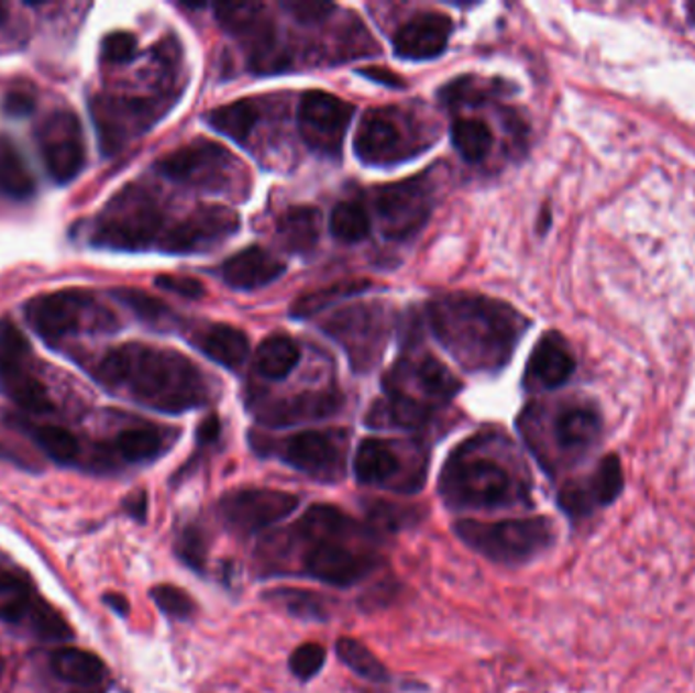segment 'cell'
I'll use <instances>...</instances> for the list:
<instances>
[{
  "instance_id": "cell-4",
  "label": "cell",
  "mask_w": 695,
  "mask_h": 693,
  "mask_svg": "<svg viewBox=\"0 0 695 693\" xmlns=\"http://www.w3.org/2000/svg\"><path fill=\"white\" fill-rule=\"evenodd\" d=\"M490 438H472L443 466L440 493L452 508L503 510L529 501V484L488 450Z\"/></svg>"
},
{
  "instance_id": "cell-53",
  "label": "cell",
  "mask_w": 695,
  "mask_h": 693,
  "mask_svg": "<svg viewBox=\"0 0 695 693\" xmlns=\"http://www.w3.org/2000/svg\"><path fill=\"white\" fill-rule=\"evenodd\" d=\"M218 438H220V419L218 417H208L201 424L200 429H198V440L201 443H210V441H216Z\"/></svg>"
},
{
  "instance_id": "cell-49",
  "label": "cell",
  "mask_w": 695,
  "mask_h": 693,
  "mask_svg": "<svg viewBox=\"0 0 695 693\" xmlns=\"http://www.w3.org/2000/svg\"><path fill=\"white\" fill-rule=\"evenodd\" d=\"M102 55L110 64H126L136 55V40L133 33L117 31L110 33L102 43Z\"/></svg>"
},
{
  "instance_id": "cell-44",
  "label": "cell",
  "mask_w": 695,
  "mask_h": 693,
  "mask_svg": "<svg viewBox=\"0 0 695 693\" xmlns=\"http://www.w3.org/2000/svg\"><path fill=\"white\" fill-rule=\"evenodd\" d=\"M151 598L159 606L161 613L172 616L175 620H188L196 613V602L191 601V596L181 587L169 584L155 586L151 590Z\"/></svg>"
},
{
  "instance_id": "cell-51",
  "label": "cell",
  "mask_w": 695,
  "mask_h": 693,
  "mask_svg": "<svg viewBox=\"0 0 695 693\" xmlns=\"http://www.w3.org/2000/svg\"><path fill=\"white\" fill-rule=\"evenodd\" d=\"M155 285H157L159 289H163V292L181 295V297H188V299H200V297H203V292H206L200 280L194 279V277L163 275V277L155 280Z\"/></svg>"
},
{
  "instance_id": "cell-14",
  "label": "cell",
  "mask_w": 695,
  "mask_h": 693,
  "mask_svg": "<svg viewBox=\"0 0 695 693\" xmlns=\"http://www.w3.org/2000/svg\"><path fill=\"white\" fill-rule=\"evenodd\" d=\"M299 507V498L291 493L273 488H242L227 494L218 503V515L230 531L251 535L268 529Z\"/></svg>"
},
{
  "instance_id": "cell-30",
  "label": "cell",
  "mask_w": 695,
  "mask_h": 693,
  "mask_svg": "<svg viewBox=\"0 0 695 693\" xmlns=\"http://www.w3.org/2000/svg\"><path fill=\"white\" fill-rule=\"evenodd\" d=\"M399 369L405 374H411L415 385L423 393V397L429 399V403L454 399L457 391L462 388L454 374L450 373L442 362L433 356H423L421 361L413 362V364L402 361Z\"/></svg>"
},
{
  "instance_id": "cell-41",
  "label": "cell",
  "mask_w": 695,
  "mask_h": 693,
  "mask_svg": "<svg viewBox=\"0 0 695 693\" xmlns=\"http://www.w3.org/2000/svg\"><path fill=\"white\" fill-rule=\"evenodd\" d=\"M35 604L37 601L27 582L19 578H0V620L11 625L29 620Z\"/></svg>"
},
{
  "instance_id": "cell-37",
  "label": "cell",
  "mask_w": 695,
  "mask_h": 693,
  "mask_svg": "<svg viewBox=\"0 0 695 693\" xmlns=\"http://www.w3.org/2000/svg\"><path fill=\"white\" fill-rule=\"evenodd\" d=\"M452 141L464 160L478 163L490 153L495 139L486 122L478 119H457L452 124Z\"/></svg>"
},
{
  "instance_id": "cell-3",
  "label": "cell",
  "mask_w": 695,
  "mask_h": 693,
  "mask_svg": "<svg viewBox=\"0 0 695 693\" xmlns=\"http://www.w3.org/2000/svg\"><path fill=\"white\" fill-rule=\"evenodd\" d=\"M291 535L308 546L299 561L301 572L328 586H354L378 563L371 549L356 546L358 537H366L364 527L330 505L308 508Z\"/></svg>"
},
{
  "instance_id": "cell-32",
  "label": "cell",
  "mask_w": 695,
  "mask_h": 693,
  "mask_svg": "<svg viewBox=\"0 0 695 693\" xmlns=\"http://www.w3.org/2000/svg\"><path fill=\"white\" fill-rule=\"evenodd\" d=\"M52 669L59 680L74 685H96L107 678V666L98 654L67 647L55 651Z\"/></svg>"
},
{
  "instance_id": "cell-29",
  "label": "cell",
  "mask_w": 695,
  "mask_h": 693,
  "mask_svg": "<svg viewBox=\"0 0 695 693\" xmlns=\"http://www.w3.org/2000/svg\"><path fill=\"white\" fill-rule=\"evenodd\" d=\"M277 237L283 246L294 254L316 251L320 241V210L311 206H295L279 216Z\"/></svg>"
},
{
  "instance_id": "cell-36",
  "label": "cell",
  "mask_w": 695,
  "mask_h": 693,
  "mask_svg": "<svg viewBox=\"0 0 695 693\" xmlns=\"http://www.w3.org/2000/svg\"><path fill=\"white\" fill-rule=\"evenodd\" d=\"M371 287V283L364 279H348L334 283V285H328L323 289L318 292H311L304 297H299L291 307V316L294 318H311L313 314H318L326 307L334 306L338 301L346 299L350 295H358L362 292H366Z\"/></svg>"
},
{
  "instance_id": "cell-17",
  "label": "cell",
  "mask_w": 695,
  "mask_h": 693,
  "mask_svg": "<svg viewBox=\"0 0 695 693\" xmlns=\"http://www.w3.org/2000/svg\"><path fill=\"white\" fill-rule=\"evenodd\" d=\"M354 107L334 94H304L299 105V133L308 147L323 157H338L342 153L346 129Z\"/></svg>"
},
{
  "instance_id": "cell-7",
  "label": "cell",
  "mask_w": 695,
  "mask_h": 693,
  "mask_svg": "<svg viewBox=\"0 0 695 693\" xmlns=\"http://www.w3.org/2000/svg\"><path fill=\"white\" fill-rule=\"evenodd\" d=\"M167 228L157 200L145 189L131 187L110 201L98 218L95 242L119 251H143L159 244Z\"/></svg>"
},
{
  "instance_id": "cell-34",
  "label": "cell",
  "mask_w": 695,
  "mask_h": 693,
  "mask_svg": "<svg viewBox=\"0 0 695 693\" xmlns=\"http://www.w3.org/2000/svg\"><path fill=\"white\" fill-rule=\"evenodd\" d=\"M33 189L35 182L23 155L11 141L0 139V194L14 200H25Z\"/></svg>"
},
{
  "instance_id": "cell-11",
  "label": "cell",
  "mask_w": 695,
  "mask_h": 693,
  "mask_svg": "<svg viewBox=\"0 0 695 693\" xmlns=\"http://www.w3.org/2000/svg\"><path fill=\"white\" fill-rule=\"evenodd\" d=\"M214 13L220 28L242 41L254 72L273 74L287 67L289 57L277 43L275 23L263 2L216 4Z\"/></svg>"
},
{
  "instance_id": "cell-50",
  "label": "cell",
  "mask_w": 695,
  "mask_h": 693,
  "mask_svg": "<svg viewBox=\"0 0 695 693\" xmlns=\"http://www.w3.org/2000/svg\"><path fill=\"white\" fill-rule=\"evenodd\" d=\"M283 9L291 14L295 21H299L304 25H316V23H320L328 14L334 11V4H330V2L291 0V2H283Z\"/></svg>"
},
{
  "instance_id": "cell-25",
  "label": "cell",
  "mask_w": 695,
  "mask_h": 693,
  "mask_svg": "<svg viewBox=\"0 0 695 693\" xmlns=\"http://www.w3.org/2000/svg\"><path fill=\"white\" fill-rule=\"evenodd\" d=\"M452 19L448 14L421 13L407 21L395 35V54L401 59L426 62L442 55L452 37Z\"/></svg>"
},
{
  "instance_id": "cell-54",
  "label": "cell",
  "mask_w": 695,
  "mask_h": 693,
  "mask_svg": "<svg viewBox=\"0 0 695 693\" xmlns=\"http://www.w3.org/2000/svg\"><path fill=\"white\" fill-rule=\"evenodd\" d=\"M362 76H366V78H371V80L383 81V84H388V86H393V88H401L402 80L397 76V74H393V72H387V69H366V72H362Z\"/></svg>"
},
{
  "instance_id": "cell-12",
  "label": "cell",
  "mask_w": 695,
  "mask_h": 693,
  "mask_svg": "<svg viewBox=\"0 0 695 693\" xmlns=\"http://www.w3.org/2000/svg\"><path fill=\"white\" fill-rule=\"evenodd\" d=\"M323 330L344 348L352 369L366 373L375 369L387 346V309L378 304L348 307L326 321Z\"/></svg>"
},
{
  "instance_id": "cell-38",
  "label": "cell",
  "mask_w": 695,
  "mask_h": 693,
  "mask_svg": "<svg viewBox=\"0 0 695 693\" xmlns=\"http://www.w3.org/2000/svg\"><path fill=\"white\" fill-rule=\"evenodd\" d=\"M265 598L301 620H326L330 616L326 601L308 590L283 587V590L267 592Z\"/></svg>"
},
{
  "instance_id": "cell-21",
  "label": "cell",
  "mask_w": 695,
  "mask_h": 693,
  "mask_svg": "<svg viewBox=\"0 0 695 693\" xmlns=\"http://www.w3.org/2000/svg\"><path fill=\"white\" fill-rule=\"evenodd\" d=\"M407 460L393 441H362L354 455V474L366 486H385L399 493H415L423 486V479L407 472Z\"/></svg>"
},
{
  "instance_id": "cell-55",
  "label": "cell",
  "mask_w": 695,
  "mask_h": 693,
  "mask_svg": "<svg viewBox=\"0 0 695 693\" xmlns=\"http://www.w3.org/2000/svg\"><path fill=\"white\" fill-rule=\"evenodd\" d=\"M108 606L114 610V613L122 614V616H126L129 614V602L121 594H108L107 598H104Z\"/></svg>"
},
{
  "instance_id": "cell-35",
  "label": "cell",
  "mask_w": 695,
  "mask_h": 693,
  "mask_svg": "<svg viewBox=\"0 0 695 693\" xmlns=\"http://www.w3.org/2000/svg\"><path fill=\"white\" fill-rule=\"evenodd\" d=\"M165 450V436L155 427H131L114 440V452L129 464H145Z\"/></svg>"
},
{
  "instance_id": "cell-2",
  "label": "cell",
  "mask_w": 695,
  "mask_h": 693,
  "mask_svg": "<svg viewBox=\"0 0 695 693\" xmlns=\"http://www.w3.org/2000/svg\"><path fill=\"white\" fill-rule=\"evenodd\" d=\"M429 321L442 346L474 373L500 371L529 328V321L515 307L470 294L445 295L431 301Z\"/></svg>"
},
{
  "instance_id": "cell-22",
  "label": "cell",
  "mask_w": 695,
  "mask_h": 693,
  "mask_svg": "<svg viewBox=\"0 0 695 693\" xmlns=\"http://www.w3.org/2000/svg\"><path fill=\"white\" fill-rule=\"evenodd\" d=\"M342 395L334 388L306 391L285 399L258 400L253 405V414L258 424L268 427L297 426L326 419L340 411Z\"/></svg>"
},
{
  "instance_id": "cell-39",
  "label": "cell",
  "mask_w": 695,
  "mask_h": 693,
  "mask_svg": "<svg viewBox=\"0 0 695 693\" xmlns=\"http://www.w3.org/2000/svg\"><path fill=\"white\" fill-rule=\"evenodd\" d=\"M330 230L334 239L346 244L361 242L371 232L368 212L356 201H340L330 218Z\"/></svg>"
},
{
  "instance_id": "cell-52",
  "label": "cell",
  "mask_w": 695,
  "mask_h": 693,
  "mask_svg": "<svg viewBox=\"0 0 695 693\" xmlns=\"http://www.w3.org/2000/svg\"><path fill=\"white\" fill-rule=\"evenodd\" d=\"M33 108H35V98L25 90H14L7 94L4 98V112L11 117H27L29 112H33Z\"/></svg>"
},
{
  "instance_id": "cell-33",
  "label": "cell",
  "mask_w": 695,
  "mask_h": 693,
  "mask_svg": "<svg viewBox=\"0 0 695 693\" xmlns=\"http://www.w3.org/2000/svg\"><path fill=\"white\" fill-rule=\"evenodd\" d=\"M301 352L294 340L285 333H273L256 350V371L271 381H282L289 376L299 364Z\"/></svg>"
},
{
  "instance_id": "cell-13",
  "label": "cell",
  "mask_w": 695,
  "mask_h": 693,
  "mask_svg": "<svg viewBox=\"0 0 695 693\" xmlns=\"http://www.w3.org/2000/svg\"><path fill=\"white\" fill-rule=\"evenodd\" d=\"M268 452L311 479L340 481L346 468V433L308 429L283 440Z\"/></svg>"
},
{
  "instance_id": "cell-28",
  "label": "cell",
  "mask_w": 695,
  "mask_h": 693,
  "mask_svg": "<svg viewBox=\"0 0 695 693\" xmlns=\"http://www.w3.org/2000/svg\"><path fill=\"white\" fill-rule=\"evenodd\" d=\"M429 417H431L429 403L413 399L411 395L401 391H388L387 399L378 400L373 405L366 421L371 427L419 429L428 424Z\"/></svg>"
},
{
  "instance_id": "cell-1",
  "label": "cell",
  "mask_w": 695,
  "mask_h": 693,
  "mask_svg": "<svg viewBox=\"0 0 695 693\" xmlns=\"http://www.w3.org/2000/svg\"><path fill=\"white\" fill-rule=\"evenodd\" d=\"M98 385L163 414H184L210 399V385L184 354L131 342L112 348L92 369Z\"/></svg>"
},
{
  "instance_id": "cell-19",
  "label": "cell",
  "mask_w": 695,
  "mask_h": 693,
  "mask_svg": "<svg viewBox=\"0 0 695 693\" xmlns=\"http://www.w3.org/2000/svg\"><path fill=\"white\" fill-rule=\"evenodd\" d=\"M165 108L167 105L148 98H96L92 117L102 148L107 153L119 151L126 141L155 124Z\"/></svg>"
},
{
  "instance_id": "cell-20",
  "label": "cell",
  "mask_w": 695,
  "mask_h": 693,
  "mask_svg": "<svg viewBox=\"0 0 695 693\" xmlns=\"http://www.w3.org/2000/svg\"><path fill=\"white\" fill-rule=\"evenodd\" d=\"M548 431L555 458L574 464L598 446L602 417L588 403H567L549 419Z\"/></svg>"
},
{
  "instance_id": "cell-18",
  "label": "cell",
  "mask_w": 695,
  "mask_h": 693,
  "mask_svg": "<svg viewBox=\"0 0 695 693\" xmlns=\"http://www.w3.org/2000/svg\"><path fill=\"white\" fill-rule=\"evenodd\" d=\"M241 227L239 213L224 206H201L165 230L159 246L165 253H208Z\"/></svg>"
},
{
  "instance_id": "cell-8",
  "label": "cell",
  "mask_w": 695,
  "mask_h": 693,
  "mask_svg": "<svg viewBox=\"0 0 695 693\" xmlns=\"http://www.w3.org/2000/svg\"><path fill=\"white\" fill-rule=\"evenodd\" d=\"M157 169L172 182L214 194L234 191L241 182L246 184L241 161L208 139H198L165 155Z\"/></svg>"
},
{
  "instance_id": "cell-10",
  "label": "cell",
  "mask_w": 695,
  "mask_h": 693,
  "mask_svg": "<svg viewBox=\"0 0 695 693\" xmlns=\"http://www.w3.org/2000/svg\"><path fill=\"white\" fill-rule=\"evenodd\" d=\"M426 148L428 143L409 131V122L397 108L368 110L354 134V153L366 165H395Z\"/></svg>"
},
{
  "instance_id": "cell-56",
  "label": "cell",
  "mask_w": 695,
  "mask_h": 693,
  "mask_svg": "<svg viewBox=\"0 0 695 693\" xmlns=\"http://www.w3.org/2000/svg\"><path fill=\"white\" fill-rule=\"evenodd\" d=\"M687 13H690V19H692V23L695 25V2L687 4Z\"/></svg>"
},
{
  "instance_id": "cell-26",
  "label": "cell",
  "mask_w": 695,
  "mask_h": 693,
  "mask_svg": "<svg viewBox=\"0 0 695 693\" xmlns=\"http://www.w3.org/2000/svg\"><path fill=\"white\" fill-rule=\"evenodd\" d=\"M283 273L285 265L282 261L261 246L244 249L230 256L222 265V279L236 292H254L267 287L268 283L279 279Z\"/></svg>"
},
{
  "instance_id": "cell-23",
  "label": "cell",
  "mask_w": 695,
  "mask_h": 693,
  "mask_svg": "<svg viewBox=\"0 0 695 693\" xmlns=\"http://www.w3.org/2000/svg\"><path fill=\"white\" fill-rule=\"evenodd\" d=\"M625 474L620 460L616 455H606L598 470L589 476L588 482L570 484L560 494V505L570 515H588L596 507H606L615 503L622 493Z\"/></svg>"
},
{
  "instance_id": "cell-48",
  "label": "cell",
  "mask_w": 695,
  "mask_h": 693,
  "mask_svg": "<svg viewBox=\"0 0 695 693\" xmlns=\"http://www.w3.org/2000/svg\"><path fill=\"white\" fill-rule=\"evenodd\" d=\"M368 517L375 522L378 529H388V531H397L405 525L413 522L415 508L399 507V505H390V503H376L368 508Z\"/></svg>"
},
{
  "instance_id": "cell-42",
  "label": "cell",
  "mask_w": 695,
  "mask_h": 693,
  "mask_svg": "<svg viewBox=\"0 0 695 693\" xmlns=\"http://www.w3.org/2000/svg\"><path fill=\"white\" fill-rule=\"evenodd\" d=\"M335 653L344 666L350 667L364 680L376 681V683L388 680L387 667L383 666L375 654L371 653V649L362 645L361 640L342 637L335 645Z\"/></svg>"
},
{
  "instance_id": "cell-45",
  "label": "cell",
  "mask_w": 695,
  "mask_h": 693,
  "mask_svg": "<svg viewBox=\"0 0 695 693\" xmlns=\"http://www.w3.org/2000/svg\"><path fill=\"white\" fill-rule=\"evenodd\" d=\"M175 553L194 572H203L206 570V558H208V543H206V537L201 534V529H198V527H186L181 535L177 537Z\"/></svg>"
},
{
  "instance_id": "cell-47",
  "label": "cell",
  "mask_w": 695,
  "mask_h": 693,
  "mask_svg": "<svg viewBox=\"0 0 695 693\" xmlns=\"http://www.w3.org/2000/svg\"><path fill=\"white\" fill-rule=\"evenodd\" d=\"M326 663V649L318 642H306L297 647L289 657V669L297 680H313Z\"/></svg>"
},
{
  "instance_id": "cell-6",
  "label": "cell",
  "mask_w": 695,
  "mask_h": 693,
  "mask_svg": "<svg viewBox=\"0 0 695 693\" xmlns=\"http://www.w3.org/2000/svg\"><path fill=\"white\" fill-rule=\"evenodd\" d=\"M454 531L470 549L486 560L507 565L533 560L553 541V522L545 517L496 522L466 519L455 522Z\"/></svg>"
},
{
  "instance_id": "cell-15",
  "label": "cell",
  "mask_w": 695,
  "mask_h": 693,
  "mask_svg": "<svg viewBox=\"0 0 695 693\" xmlns=\"http://www.w3.org/2000/svg\"><path fill=\"white\" fill-rule=\"evenodd\" d=\"M41 160L55 184H69L86 165V143L78 117L71 110H57L37 131Z\"/></svg>"
},
{
  "instance_id": "cell-27",
  "label": "cell",
  "mask_w": 695,
  "mask_h": 693,
  "mask_svg": "<svg viewBox=\"0 0 695 693\" xmlns=\"http://www.w3.org/2000/svg\"><path fill=\"white\" fill-rule=\"evenodd\" d=\"M194 344L210 361L222 364L228 371H239L249 359V338L246 333L227 323L210 326L203 332L194 336Z\"/></svg>"
},
{
  "instance_id": "cell-9",
  "label": "cell",
  "mask_w": 695,
  "mask_h": 693,
  "mask_svg": "<svg viewBox=\"0 0 695 693\" xmlns=\"http://www.w3.org/2000/svg\"><path fill=\"white\" fill-rule=\"evenodd\" d=\"M27 338L11 320L0 321V391L25 414H54L49 391L31 369Z\"/></svg>"
},
{
  "instance_id": "cell-46",
  "label": "cell",
  "mask_w": 695,
  "mask_h": 693,
  "mask_svg": "<svg viewBox=\"0 0 695 693\" xmlns=\"http://www.w3.org/2000/svg\"><path fill=\"white\" fill-rule=\"evenodd\" d=\"M29 623L43 639L62 640L71 637V628L67 627L66 620L45 602L37 601L29 616Z\"/></svg>"
},
{
  "instance_id": "cell-31",
  "label": "cell",
  "mask_w": 695,
  "mask_h": 693,
  "mask_svg": "<svg viewBox=\"0 0 695 693\" xmlns=\"http://www.w3.org/2000/svg\"><path fill=\"white\" fill-rule=\"evenodd\" d=\"M258 121H261V107L251 98H242L236 102H230L227 107L214 108L206 114V122L214 131L227 134L228 139L236 141L239 145L249 143Z\"/></svg>"
},
{
  "instance_id": "cell-24",
  "label": "cell",
  "mask_w": 695,
  "mask_h": 693,
  "mask_svg": "<svg viewBox=\"0 0 695 693\" xmlns=\"http://www.w3.org/2000/svg\"><path fill=\"white\" fill-rule=\"evenodd\" d=\"M575 359L562 333L549 332L537 342L525 369V387L529 391H553L572 378Z\"/></svg>"
},
{
  "instance_id": "cell-16",
  "label": "cell",
  "mask_w": 695,
  "mask_h": 693,
  "mask_svg": "<svg viewBox=\"0 0 695 693\" xmlns=\"http://www.w3.org/2000/svg\"><path fill=\"white\" fill-rule=\"evenodd\" d=\"M375 208L387 239L402 241L426 227L431 213V191L421 177L376 189Z\"/></svg>"
},
{
  "instance_id": "cell-40",
  "label": "cell",
  "mask_w": 695,
  "mask_h": 693,
  "mask_svg": "<svg viewBox=\"0 0 695 693\" xmlns=\"http://www.w3.org/2000/svg\"><path fill=\"white\" fill-rule=\"evenodd\" d=\"M29 433L41 450L47 453V458H52L57 464H69L80 453V443L66 427L33 426L29 427Z\"/></svg>"
},
{
  "instance_id": "cell-5",
  "label": "cell",
  "mask_w": 695,
  "mask_h": 693,
  "mask_svg": "<svg viewBox=\"0 0 695 693\" xmlns=\"http://www.w3.org/2000/svg\"><path fill=\"white\" fill-rule=\"evenodd\" d=\"M25 318L37 336L49 344L84 333L119 330L117 316L96 295L81 289L33 297L25 306Z\"/></svg>"
},
{
  "instance_id": "cell-43",
  "label": "cell",
  "mask_w": 695,
  "mask_h": 693,
  "mask_svg": "<svg viewBox=\"0 0 695 693\" xmlns=\"http://www.w3.org/2000/svg\"><path fill=\"white\" fill-rule=\"evenodd\" d=\"M114 295L133 311L139 320L147 321L151 326H163L172 320V309L153 295L143 294L136 289H119Z\"/></svg>"
}]
</instances>
